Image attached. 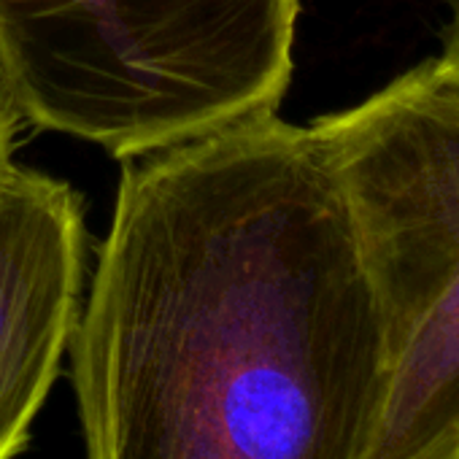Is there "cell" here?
<instances>
[{"label": "cell", "instance_id": "4", "mask_svg": "<svg viewBox=\"0 0 459 459\" xmlns=\"http://www.w3.org/2000/svg\"><path fill=\"white\" fill-rule=\"evenodd\" d=\"M84 211L65 181L0 162V459H17L82 314Z\"/></svg>", "mask_w": 459, "mask_h": 459}, {"label": "cell", "instance_id": "1", "mask_svg": "<svg viewBox=\"0 0 459 459\" xmlns=\"http://www.w3.org/2000/svg\"><path fill=\"white\" fill-rule=\"evenodd\" d=\"M68 351L84 459H365L384 322L311 127L125 157Z\"/></svg>", "mask_w": 459, "mask_h": 459}, {"label": "cell", "instance_id": "5", "mask_svg": "<svg viewBox=\"0 0 459 459\" xmlns=\"http://www.w3.org/2000/svg\"><path fill=\"white\" fill-rule=\"evenodd\" d=\"M20 122H22V111L12 92L4 63H0V162L9 160V154H12V143H14Z\"/></svg>", "mask_w": 459, "mask_h": 459}, {"label": "cell", "instance_id": "7", "mask_svg": "<svg viewBox=\"0 0 459 459\" xmlns=\"http://www.w3.org/2000/svg\"><path fill=\"white\" fill-rule=\"evenodd\" d=\"M411 459H459V432H446V435L429 440Z\"/></svg>", "mask_w": 459, "mask_h": 459}, {"label": "cell", "instance_id": "3", "mask_svg": "<svg viewBox=\"0 0 459 459\" xmlns=\"http://www.w3.org/2000/svg\"><path fill=\"white\" fill-rule=\"evenodd\" d=\"M311 133L384 322L386 384L365 459H411L459 432V71L424 60Z\"/></svg>", "mask_w": 459, "mask_h": 459}, {"label": "cell", "instance_id": "6", "mask_svg": "<svg viewBox=\"0 0 459 459\" xmlns=\"http://www.w3.org/2000/svg\"><path fill=\"white\" fill-rule=\"evenodd\" d=\"M448 25L443 30V55L440 60L459 71V0H448Z\"/></svg>", "mask_w": 459, "mask_h": 459}, {"label": "cell", "instance_id": "2", "mask_svg": "<svg viewBox=\"0 0 459 459\" xmlns=\"http://www.w3.org/2000/svg\"><path fill=\"white\" fill-rule=\"evenodd\" d=\"M298 0H0L25 119L125 160L276 114Z\"/></svg>", "mask_w": 459, "mask_h": 459}]
</instances>
